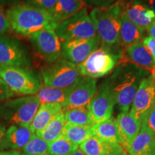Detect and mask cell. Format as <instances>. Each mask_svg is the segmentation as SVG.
<instances>
[{"instance_id": "603a6c76", "label": "cell", "mask_w": 155, "mask_h": 155, "mask_svg": "<svg viewBox=\"0 0 155 155\" xmlns=\"http://www.w3.org/2000/svg\"><path fill=\"white\" fill-rule=\"evenodd\" d=\"M154 136L146 127L141 125V129L131 144L129 155H149L154 150Z\"/></svg>"}, {"instance_id": "6da1fadb", "label": "cell", "mask_w": 155, "mask_h": 155, "mask_svg": "<svg viewBox=\"0 0 155 155\" xmlns=\"http://www.w3.org/2000/svg\"><path fill=\"white\" fill-rule=\"evenodd\" d=\"M146 71L124 62L115 69L108 79L116 104L121 112H129L140 82Z\"/></svg>"}, {"instance_id": "8d00e7d4", "label": "cell", "mask_w": 155, "mask_h": 155, "mask_svg": "<svg viewBox=\"0 0 155 155\" xmlns=\"http://www.w3.org/2000/svg\"><path fill=\"white\" fill-rule=\"evenodd\" d=\"M6 129L5 126L0 124V150L5 148V138Z\"/></svg>"}, {"instance_id": "74e56055", "label": "cell", "mask_w": 155, "mask_h": 155, "mask_svg": "<svg viewBox=\"0 0 155 155\" xmlns=\"http://www.w3.org/2000/svg\"><path fill=\"white\" fill-rule=\"evenodd\" d=\"M147 32H148V34L150 35L151 38L155 40V19L153 20V22L151 23L150 26L147 28Z\"/></svg>"}, {"instance_id": "ffe728a7", "label": "cell", "mask_w": 155, "mask_h": 155, "mask_svg": "<svg viewBox=\"0 0 155 155\" xmlns=\"http://www.w3.org/2000/svg\"><path fill=\"white\" fill-rule=\"evenodd\" d=\"M34 133L29 127L12 125L6 131L5 148L20 150L28 144L32 138Z\"/></svg>"}, {"instance_id": "ee69618b", "label": "cell", "mask_w": 155, "mask_h": 155, "mask_svg": "<svg viewBox=\"0 0 155 155\" xmlns=\"http://www.w3.org/2000/svg\"><path fill=\"white\" fill-rule=\"evenodd\" d=\"M121 155H129V154H128V153H127V152H124L123 154H121Z\"/></svg>"}, {"instance_id": "4fadbf2b", "label": "cell", "mask_w": 155, "mask_h": 155, "mask_svg": "<svg viewBox=\"0 0 155 155\" xmlns=\"http://www.w3.org/2000/svg\"><path fill=\"white\" fill-rule=\"evenodd\" d=\"M100 43L98 35L88 39L65 40L61 44V56L64 60L79 65L99 48Z\"/></svg>"}, {"instance_id": "d590c367", "label": "cell", "mask_w": 155, "mask_h": 155, "mask_svg": "<svg viewBox=\"0 0 155 155\" xmlns=\"http://www.w3.org/2000/svg\"><path fill=\"white\" fill-rule=\"evenodd\" d=\"M13 96V93L6 86L3 81L0 78V101L8 98Z\"/></svg>"}, {"instance_id": "52a82bcc", "label": "cell", "mask_w": 155, "mask_h": 155, "mask_svg": "<svg viewBox=\"0 0 155 155\" xmlns=\"http://www.w3.org/2000/svg\"><path fill=\"white\" fill-rule=\"evenodd\" d=\"M58 38L64 40L88 39L97 36V32L86 8L59 23L55 29Z\"/></svg>"}, {"instance_id": "b9f144b4", "label": "cell", "mask_w": 155, "mask_h": 155, "mask_svg": "<svg viewBox=\"0 0 155 155\" xmlns=\"http://www.w3.org/2000/svg\"><path fill=\"white\" fill-rule=\"evenodd\" d=\"M68 155H87V154H85V153L83 152V151H81L78 147V149H77V150H75L74 152L70 153V154H68Z\"/></svg>"}, {"instance_id": "83f0119b", "label": "cell", "mask_w": 155, "mask_h": 155, "mask_svg": "<svg viewBox=\"0 0 155 155\" xmlns=\"http://www.w3.org/2000/svg\"><path fill=\"white\" fill-rule=\"evenodd\" d=\"M65 121L66 124L77 126L92 127L94 124L91 118L88 107L74 108L64 111Z\"/></svg>"}, {"instance_id": "9a60e30c", "label": "cell", "mask_w": 155, "mask_h": 155, "mask_svg": "<svg viewBox=\"0 0 155 155\" xmlns=\"http://www.w3.org/2000/svg\"><path fill=\"white\" fill-rule=\"evenodd\" d=\"M121 12L131 22L145 30L155 19L152 9L141 0H119Z\"/></svg>"}, {"instance_id": "30bf717a", "label": "cell", "mask_w": 155, "mask_h": 155, "mask_svg": "<svg viewBox=\"0 0 155 155\" xmlns=\"http://www.w3.org/2000/svg\"><path fill=\"white\" fill-rule=\"evenodd\" d=\"M97 91L96 79L81 77L69 88L67 99L62 106L63 111L74 108L88 107Z\"/></svg>"}, {"instance_id": "836d02e7", "label": "cell", "mask_w": 155, "mask_h": 155, "mask_svg": "<svg viewBox=\"0 0 155 155\" xmlns=\"http://www.w3.org/2000/svg\"><path fill=\"white\" fill-rule=\"evenodd\" d=\"M10 28L11 26L9 19L4 12L2 7L0 5V37L5 35Z\"/></svg>"}, {"instance_id": "277c9868", "label": "cell", "mask_w": 155, "mask_h": 155, "mask_svg": "<svg viewBox=\"0 0 155 155\" xmlns=\"http://www.w3.org/2000/svg\"><path fill=\"white\" fill-rule=\"evenodd\" d=\"M118 46L108 47L102 45L93 52L83 63L78 65L81 75L95 79L111 73L121 61L124 54Z\"/></svg>"}, {"instance_id": "f546056e", "label": "cell", "mask_w": 155, "mask_h": 155, "mask_svg": "<svg viewBox=\"0 0 155 155\" xmlns=\"http://www.w3.org/2000/svg\"><path fill=\"white\" fill-rule=\"evenodd\" d=\"M21 155H52L50 153L48 144L34 134L28 144L23 148Z\"/></svg>"}, {"instance_id": "8fae6325", "label": "cell", "mask_w": 155, "mask_h": 155, "mask_svg": "<svg viewBox=\"0 0 155 155\" xmlns=\"http://www.w3.org/2000/svg\"><path fill=\"white\" fill-rule=\"evenodd\" d=\"M115 98L107 80L101 86L98 91L95 95L88 106L91 118L94 124L106 121L112 117Z\"/></svg>"}, {"instance_id": "7c38bea8", "label": "cell", "mask_w": 155, "mask_h": 155, "mask_svg": "<svg viewBox=\"0 0 155 155\" xmlns=\"http://www.w3.org/2000/svg\"><path fill=\"white\" fill-rule=\"evenodd\" d=\"M30 41L38 53L49 63L61 56V44L55 30L45 29L30 36Z\"/></svg>"}, {"instance_id": "f6af8a7d", "label": "cell", "mask_w": 155, "mask_h": 155, "mask_svg": "<svg viewBox=\"0 0 155 155\" xmlns=\"http://www.w3.org/2000/svg\"><path fill=\"white\" fill-rule=\"evenodd\" d=\"M153 147H154V149H155V137H154V143H153Z\"/></svg>"}, {"instance_id": "44dd1931", "label": "cell", "mask_w": 155, "mask_h": 155, "mask_svg": "<svg viewBox=\"0 0 155 155\" xmlns=\"http://www.w3.org/2000/svg\"><path fill=\"white\" fill-rule=\"evenodd\" d=\"M144 31L132 23L121 12L120 43L127 48L140 42L144 39Z\"/></svg>"}, {"instance_id": "e575fe53", "label": "cell", "mask_w": 155, "mask_h": 155, "mask_svg": "<svg viewBox=\"0 0 155 155\" xmlns=\"http://www.w3.org/2000/svg\"><path fill=\"white\" fill-rule=\"evenodd\" d=\"M142 43L146 46L150 53L152 55L155 63V40L151 38L150 36L144 38L142 40Z\"/></svg>"}, {"instance_id": "5bb4252c", "label": "cell", "mask_w": 155, "mask_h": 155, "mask_svg": "<svg viewBox=\"0 0 155 155\" xmlns=\"http://www.w3.org/2000/svg\"><path fill=\"white\" fill-rule=\"evenodd\" d=\"M30 63L28 53L19 41L11 37H0V65L26 68Z\"/></svg>"}, {"instance_id": "d6a6232c", "label": "cell", "mask_w": 155, "mask_h": 155, "mask_svg": "<svg viewBox=\"0 0 155 155\" xmlns=\"http://www.w3.org/2000/svg\"><path fill=\"white\" fill-rule=\"evenodd\" d=\"M84 5L94 8H105L114 5L119 0H82Z\"/></svg>"}, {"instance_id": "f1b7e54d", "label": "cell", "mask_w": 155, "mask_h": 155, "mask_svg": "<svg viewBox=\"0 0 155 155\" xmlns=\"http://www.w3.org/2000/svg\"><path fill=\"white\" fill-rule=\"evenodd\" d=\"M78 147L63 135L48 144L50 153L52 155H68L78 149Z\"/></svg>"}, {"instance_id": "d4e9b609", "label": "cell", "mask_w": 155, "mask_h": 155, "mask_svg": "<svg viewBox=\"0 0 155 155\" xmlns=\"http://www.w3.org/2000/svg\"><path fill=\"white\" fill-rule=\"evenodd\" d=\"M65 124V116L63 111L56 114L43 130L35 134L49 144L62 136Z\"/></svg>"}, {"instance_id": "d6986e66", "label": "cell", "mask_w": 155, "mask_h": 155, "mask_svg": "<svg viewBox=\"0 0 155 155\" xmlns=\"http://www.w3.org/2000/svg\"><path fill=\"white\" fill-rule=\"evenodd\" d=\"M63 111V107L60 104H42L38 108L29 128L35 134L43 130L54 116Z\"/></svg>"}, {"instance_id": "1f68e13d", "label": "cell", "mask_w": 155, "mask_h": 155, "mask_svg": "<svg viewBox=\"0 0 155 155\" xmlns=\"http://www.w3.org/2000/svg\"><path fill=\"white\" fill-rule=\"evenodd\" d=\"M141 125L146 127L155 137V103L150 111L145 116Z\"/></svg>"}, {"instance_id": "ab89813d", "label": "cell", "mask_w": 155, "mask_h": 155, "mask_svg": "<svg viewBox=\"0 0 155 155\" xmlns=\"http://www.w3.org/2000/svg\"><path fill=\"white\" fill-rule=\"evenodd\" d=\"M0 155H21L19 151L13 150V151H7V152H0Z\"/></svg>"}, {"instance_id": "e0dca14e", "label": "cell", "mask_w": 155, "mask_h": 155, "mask_svg": "<svg viewBox=\"0 0 155 155\" xmlns=\"http://www.w3.org/2000/svg\"><path fill=\"white\" fill-rule=\"evenodd\" d=\"M127 58L122 56L121 61H131L134 65L155 75V63L152 55L142 42L129 46L126 49Z\"/></svg>"}, {"instance_id": "ac0fdd59", "label": "cell", "mask_w": 155, "mask_h": 155, "mask_svg": "<svg viewBox=\"0 0 155 155\" xmlns=\"http://www.w3.org/2000/svg\"><path fill=\"white\" fill-rule=\"evenodd\" d=\"M79 149L87 155H121L125 152L121 144L104 141L95 136L83 141Z\"/></svg>"}, {"instance_id": "7a4b0ae2", "label": "cell", "mask_w": 155, "mask_h": 155, "mask_svg": "<svg viewBox=\"0 0 155 155\" xmlns=\"http://www.w3.org/2000/svg\"><path fill=\"white\" fill-rule=\"evenodd\" d=\"M6 15L12 30L24 36H31L45 29L55 30L58 25L48 12L27 4L9 7Z\"/></svg>"}, {"instance_id": "9c48e42d", "label": "cell", "mask_w": 155, "mask_h": 155, "mask_svg": "<svg viewBox=\"0 0 155 155\" xmlns=\"http://www.w3.org/2000/svg\"><path fill=\"white\" fill-rule=\"evenodd\" d=\"M155 103V75L151 74L141 80L136 92L129 113L142 123L143 119Z\"/></svg>"}, {"instance_id": "cb8c5ba5", "label": "cell", "mask_w": 155, "mask_h": 155, "mask_svg": "<svg viewBox=\"0 0 155 155\" xmlns=\"http://www.w3.org/2000/svg\"><path fill=\"white\" fill-rule=\"evenodd\" d=\"M82 0H57L52 14L55 22L58 25L83 8Z\"/></svg>"}, {"instance_id": "484cf974", "label": "cell", "mask_w": 155, "mask_h": 155, "mask_svg": "<svg viewBox=\"0 0 155 155\" xmlns=\"http://www.w3.org/2000/svg\"><path fill=\"white\" fill-rule=\"evenodd\" d=\"M68 91L69 88H58L49 86L42 87L36 94V97L41 104L57 103L63 106L67 99Z\"/></svg>"}, {"instance_id": "60d3db41", "label": "cell", "mask_w": 155, "mask_h": 155, "mask_svg": "<svg viewBox=\"0 0 155 155\" xmlns=\"http://www.w3.org/2000/svg\"><path fill=\"white\" fill-rule=\"evenodd\" d=\"M147 3H148L150 9H152L155 15V0H147Z\"/></svg>"}, {"instance_id": "f35d334b", "label": "cell", "mask_w": 155, "mask_h": 155, "mask_svg": "<svg viewBox=\"0 0 155 155\" xmlns=\"http://www.w3.org/2000/svg\"><path fill=\"white\" fill-rule=\"evenodd\" d=\"M20 0H0L1 5H18Z\"/></svg>"}, {"instance_id": "4dcf8cb0", "label": "cell", "mask_w": 155, "mask_h": 155, "mask_svg": "<svg viewBox=\"0 0 155 155\" xmlns=\"http://www.w3.org/2000/svg\"><path fill=\"white\" fill-rule=\"evenodd\" d=\"M27 5L48 12L52 15L57 0H25Z\"/></svg>"}, {"instance_id": "4316f807", "label": "cell", "mask_w": 155, "mask_h": 155, "mask_svg": "<svg viewBox=\"0 0 155 155\" xmlns=\"http://www.w3.org/2000/svg\"><path fill=\"white\" fill-rule=\"evenodd\" d=\"M62 135L73 144L79 147L83 141L92 137L93 134L91 127L72 125L65 123Z\"/></svg>"}, {"instance_id": "7402d4cb", "label": "cell", "mask_w": 155, "mask_h": 155, "mask_svg": "<svg viewBox=\"0 0 155 155\" xmlns=\"http://www.w3.org/2000/svg\"><path fill=\"white\" fill-rule=\"evenodd\" d=\"M93 136L102 140L120 144L116 119L111 117L106 121L94 124L91 127Z\"/></svg>"}, {"instance_id": "3957f363", "label": "cell", "mask_w": 155, "mask_h": 155, "mask_svg": "<svg viewBox=\"0 0 155 155\" xmlns=\"http://www.w3.org/2000/svg\"><path fill=\"white\" fill-rule=\"evenodd\" d=\"M98 38L104 45L115 47L120 43L121 7L119 2L105 8H94L90 13Z\"/></svg>"}, {"instance_id": "ba28073f", "label": "cell", "mask_w": 155, "mask_h": 155, "mask_svg": "<svg viewBox=\"0 0 155 155\" xmlns=\"http://www.w3.org/2000/svg\"><path fill=\"white\" fill-rule=\"evenodd\" d=\"M45 86L68 88L81 77L76 65L66 60H57L42 69Z\"/></svg>"}, {"instance_id": "5b68a950", "label": "cell", "mask_w": 155, "mask_h": 155, "mask_svg": "<svg viewBox=\"0 0 155 155\" xmlns=\"http://www.w3.org/2000/svg\"><path fill=\"white\" fill-rule=\"evenodd\" d=\"M41 103L36 96H25L0 104V118L13 125L29 127Z\"/></svg>"}, {"instance_id": "7bdbcfd3", "label": "cell", "mask_w": 155, "mask_h": 155, "mask_svg": "<svg viewBox=\"0 0 155 155\" xmlns=\"http://www.w3.org/2000/svg\"><path fill=\"white\" fill-rule=\"evenodd\" d=\"M149 155H155V149H154V150L150 152V154Z\"/></svg>"}, {"instance_id": "8992f818", "label": "cell", "mask_w": 155, "mask_h": 155, "mask_svg": "<svg viewBox=\"0 0 155 155\" xmlns=\"http://www.w3.org/2000/svg\"><path fill=\"white\" fill-rule=\"evenodd\" d=\"M0 78L12 92L17 94H36L42 87L35 75L25 68L0 65Z\"/></svg>"}, {"instance_id": "2e32d148", "label": "cell", "mask_w": 155, "mask_h": 155, "mask_svg": "<svg viewBox=\"0 0 155 155\" xmlns=\"http://www.w3.org/2000/svg\"><path fill=\"white\" fill-rule=\"evenodd\" d=\"M120 144L127 153L141 129V123L135 119L129 112H121L116 118Z\"/></svg>"}]
</instances>
